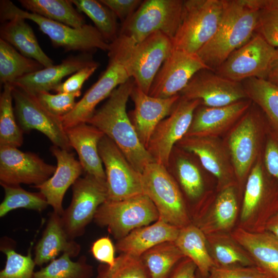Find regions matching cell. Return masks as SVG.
<instances>
[{"instance_id": "1", "label": "cell", "mask_w": 278, "mask_h": 278, "mask_svg": "<svg viewBox=\"0 0 278 278\" xmlns=\"http://www.w3.org/2000/svg\"><path fill=\"white\" fill-rule=\"evenodd\" d=\"M262 0H223L221 19L212 38L197 55L213 71L256 32Z\"/></svg>"}, {"instance_id": "2", "label": "cell", "mask_w": 278, "mask_h": 278, "mask_svg": "<svg viewBox=\"0 0 278 278\" xmlns=\"http://www.w3.org/2000/svg\"><path fill=\"white\" fill-rule=\"evenodd\" d=\"M134 85L131 78L116 88L86 123L113 141L133 167L141 173L148 164L155 161L139 140L126 112L127 103Z\"/></svg>"}, {"instance_id": "3", "label": "cell", "mask_w": 278, "mask_h": 278, "mask_svg": "<svg viewBox=\"0 0 278 278\" xmlns=\"http://www.w3.org/2000/svg\"><path fill=\"white\" fill-rule=\"evenodd\" d=\"M15 17L34 22L40 30L49 37L54 47L62 48L65 51L93 53L98 49L107 51L109 49L110 43L95 26L86 24L80 28H75L21 9L10 1L1 0V23Z\"/></svg>"}, {"instance_id": "4", "label": "cell", "mask_w": 278, "mask_h": 278, "mask_svg": "<svg viewBox=\"0 0 278 278\" xmlns=\"http://www.w3.org/2000/svg\"><path fill=\"white\" fill-rule=\"evenodd\" d=\"M278 212V182L266 170L262 154L247 179L239 225L251 232L265 230L267 222Z\"/></svg>"}, {"instance_id": "5", "label": "cell", "mask_w": 278, "mask_h": 278, "mask_svg": "<svg viewBox=\"0 0 278 278\" xmlns=\"http://www.w3.org/2000/svg\"><path fill=\"white\" fill-rule=\"evenodd\" d=\"M127 47L120 38L110 43L108 64L98 80L85 92L68 114L61 117L65 129L86 123L97 105L118 86L131 78L126 67Z\"/></svg>"}, {"instance_id": "6", "label": "cell", "mask_w": 278, "mask_h": 278, "mask_svg": "<svg viewBox=\"0 0 278 278\" xmlns=\"http://www.w3.org/2000/svg\"><path fill=\"white\" fill-rule=\"evenodd\" d=\"M223 10V0L184 1L173 49L197 54L216 33Z\"/></svg>"}, {"instance_id": "7", "label": "cell", "mask_w": 278, "mask_h": 278, "mask_svg": "<svg viewBox=\"0 0 278 278\" xmlns=\"http://www.w3.org/2000/svg\"><path fill=\"white\" fill-rule=\"evenodd\" d=\"M143 193L155 205L161 219L180 229L192 223L179 187L168 168L155 162L141 174Z\"/></svg>"}, {"instance_id": "8", "label": "cell", "mask_w": 278, "mask_h": 278, "mask_svg": "<svg viewBox=\"0 0 278 278\" xmlns=\"http://www.w3.org/2000/svg\"><path fill=\"white\" fill-rule=\"evenodd\" d=\"M183 0H145L133 14L121 24L119 34L135 45L160 31L171 40L179 26Z\"/></svg>"}, {"instance_id": "9", "label": "cell", "mask_w": 278, "mask_h": 278, "mask_svg": "<svg viewBox=\"0 0 278 278\" xmlns=\"http://www.w3.org/2000/svg\"><path fill=\"white\" fill-rule=\"evenodd\" d=\"M262 126L260 113L252 103L228 132L224 143L230 155L238 188L245 185L251 169L262 154Z\"/></svg>"}, {"instance_id": "10", "label": "cell", "mask_w": 278, "mask_h": 278, "mask_svg": "<svg viewBox=\"0 0 278 278\" xmlns=\"http://www.w3.org/2000/svg\"><path fill=\"white\" fill-rule=\"evenodd\" d=\"M159 218L153 202L142 194L119 201L106 200L98 208L93 219L99 226L107 227L118 240L134 230L155 222Z\"/></svg>"}, {"instance_id": "11", "label": "cell", "mask_w": 278, "mask_h": 278, "mask_svg": "<svg viewBox=\"0 0 278 278\" xmlns=\"http://www.w3.org/2000/svg\"><path fill=\"white\" fill-rule=\"evenodd\" d=\"M108 197L106 181L86 174L72 185V198L61 219L71 239L82 235L87 225L94 219L97 210Z\"/></svg>"}, {"instance_id": "12", "label": "cell", "mask_w": 278, "mask_h": 278, "mask_svg": "<svg viewBox=\"0 0 278 278\" xmlns=\"http://www.w3.org/2000/svg\"><path fill=\"white\" fill-rule=\"evenodd\" d=\"M173 50L171 39L155 32L128 49L126 67L135 85L148 94L157 74Z\"/></svg>"}, {"instance_id": "13", "label": "cell", "mask_w": 278, "mask_h": 278, "mask_svg": "<svg viewBox=\"0 0 278 278\" xmlns=\"http://www.w3.org/2000/svg\"><path fill=\"white\" fill-rule=\"evenodd\" d=\"M200 105L198 99L180 96L170 114L157 126L146 148L155 162L168 167L173 148L186 134Z\"/></svg>"}, {"instance_id": "14", "label": "cell", "mask_w": 278, "mask_h": 278, "mask_svg": "<svg viewBox=\"0 0 278 278\" xmlns=\"http://www.w3.org/2000/svg\"><path fill=\"white\" fill-rule=\"evenodd\" d=\"M14 112L18 123L23 131H40L53 145L70 151L72 148L61 118L44 108L36 96L13 86Z\"/></svg>"}, {"instance_id": "15", "label": "cell", "mask_w": 278, "mask_h": 278, "mask_svg": "<svg viewBox=\"0 0 278 278\" xmlns=\"http://www.w3.org/2000/svg\"><path fill=\"white\" fill-rule=\"evenodd\" d=\"M276 48L255 32L233 52L215 72L229 80L241 82L250 78L266 79Z\"/></svg>"}, {"instance_id": "16", "label": "cell", "mask_w": 278, "mask_h": 278, "mask_svg": "<svg viewBox=\"0 0 278 278\" xmlns=\"http://www.w3.org/2000/svg\"><path fill=\"white\" fill-rule=\"evenodd\" d=\"M98 152L105 166L107 200L119 201L143 194L141 173L133 167L117 146L105 135L99 143Z\"/></svg>"}, {"instance_id": "17", "label": "cell", "mask_w": 278, "mask_h": 278, "mask_svg": "<svg viewBox=\"0 0 278 278\" xmlns=\"http://www.w3.org/2000/svg\"><path fill=\"white\" fill-rule=\"evenodd\" d=\"M237 187L230 186L218 191L213 199L210 193L200 199L191 221L205 235L230 233L234 229L238 214Z\"/></svg>"}, {"instance_id": "18", "label": "cell", "mask_w": 278, "mask_h": 278, "mask_svg": "<svg viewBox=\"0 0 278 278\" xmlns=\"http://www.w3.org/2000/svg\"><path fill=\"white\" fill-rule=\"evenodd\" d=\"M179 95L189 100L198 99L201 105L209 107L225 106L248 99L241 82L206 68L197 72Z\"/></svg>"}, {"instance_id": "19", "label": "cell", "mask_w": 278, "mask_h": 278, "mask_svg": "<svg viewBox=\"0 0 278 278\" xmlns=\"http://www.w3.org/2000/svg\"><path fill=\"white\" fill-rule=\"evenodd\" d=\"M176 146L198 157L217 179L218 191L230 186L238 187L228 148L219 137L185 136Z\"/></svg>"}, {"instance_id": "20", "label": "cell", "mask_w": 278, "mask_h": 278, "mask_svg": "<svg viewBox=\"0 0 278 278\" xmlns=\"http://www.w3.org/2000/svg\"><path fill=\"white\" fill-rule=\"evenodd\" d=\"M56 166L46 163L37 154L16 147H0V184L37 186L50 178Z\"/></svg>"}, {"instance_id": "21", "label": "cell", "mask_w": 278, "mask_h": 278, "mask_svg": "<svg viewBox=\"0 0 278 278\" xmlns=\"http://www.w3.org/2000/svg\"><path fill=\"white\" fill-rule=\"evenodd\" d=\"M208 69L196 54L174 49L157 74L148 94L169 98L179 94L199 71Z\"/></svg>"}, {"instance_id": "22", "label": "cell", "mask_w": 278, "mask_h": 278, "mask_svg": "<svg viewBox=\"0 0 278 278\" xmlns=\"http://www.w3.org/2000/svg\"><path fill=\"white\" fill-rule=\"evenodd\" d=\"M252 103L248 99L223 107H209L200 105L194 112L185 136L219 137L231 130Z\"/></svg>"}, {"instance_id": "23", "label": "cell", "mask_w": 278, "mask_h": 278, "mask_svg": "<svg viewBox=\"0 0 278 278\" xmlns=\"http://www.w3.org/2000/svg\"><path fill=\"white\" fill-rule=\"evenodd\" d=\"M130 97L134 103L131 120L139 140L147 148L154 129L170 114L180 95L165 98L153 97L144 92L135 84Z\"/></svg>"}, {"instance_id": "24", "label": "cell", "mask_w": 278, "mask_h": 278, "mask_svg": "<svg viewBox=\"0 0 278 278\" xmlns=\"http://www.w3.org/2000/svg\"><path fill=\"white\" fill-rule=\"evenodd\" d=\"M50 150L57 160L56 169L44 183L33 186L43 194L53 211L61 216L64 211L62 201L67 189L84 171L79 161L70 151L54 145Z\"/></svg>"}, {"instance_id": "25", "label": "cell", "mask_w": 278, "mask_h": 278, "mask_svg": "<svg viewBox=\"0 0 278 278\" xmlns=\"http://www.w3.org/2000/svg\"><path fill=\"white\" fill-rule=\"evenodd\" d=\"M93 53H81L67 57L57 65L25 75L11 84L36 95L42 92H49L61 83L65 77L74 74L86 66L98 63L93 59Z\"/></svg>"}, {"instance_id": "26", "label": "cell", "mask_w": 278, "mask_h": 278, "mask_svg": "<svg viewBox=\"0 0 278 278\" xmlns=\"http://www.w3.org/2000/svg\"><path fill=\"white\" fill-rule=\"evenodd\" d=\"M269 278H278V239L267 230L251 232L237 227L230 233Z\"/></svg>"}, {"instance_id": "27", "label": "cell", "mask_w": 278, "mask_h": 278, "mask_svg": "<svg viewBox=\"0 0 278 278\" xmlns=\"http://www.w3.org/2000/svg\"><path fill=\"white\" fill-rule=\"evenodd\" d=\"M70 145L75 149L86 174L106 181L98 145L105 134L96 127L82 123L65 129Z\"/></svg>"}, {"instance_id": "28", "label": "cell", "mask_w": 278, "mask_h": 278, "mask_svg": "<svg viewBox=\"0 0 278 278\" xmlns=\"http://www.w3.org/2000/svg\"><path fill=\"white\" fill-rule=\"evenodd\" d=\"M80 251V245L67 235L61 216L54 211L51 212L42 237L35 247L33 259L36 265L42 266L51 262L61 252L74 257Z\"/></svg>"}, {"instance_id": "29", "label": "cell", "mask_w": 278, "mask_h": 278, "mask_svg": "<svg viewBox=\"0 0 278 278\" xmlns=\"http://www.w3.org/2000/svg\"><path fill=\"white\" fill-rule=\"evenodd\" d=\"M180 228L161 219L136 229L117 240L115 249L120 253L140 257L151 248L166 241H175Z\"/></svg>"}, {"instance_id": "30", "label": "cell", "mask_w": 278, "mask_h": 278, "mask_svg": "<svg viewBox=\"0 0 278 278\" xmlns=\"http://www.w3.org/2000/svg\"><path fill=\"white\" fill-rule=\"evenodd\" d=\"M0 37L22 55L36 60L44 67L54 65L53 60L42 49L32 28L25 19L15 17L2 23Z\"/></svg>"}, {"instance_id": "31", "label": "cell", "mask_w": 278, "mask_h": 278, "mask_svg": "<svg viewBox=\"0 0 278 278\" xmlns=\"http://www.w3.org/2000/svg\"><path fill=\"white\" fill-rule=\"evenodd\" d=\"M175 242L185 257L196 265L202 278H207L214 262L208 250L205 234L192 222L181 229Z\"/></svg>"}, {"instance_id": "32", "label": "cell", "mask_w": 278, "mask_h": 278, "mask_svg": "<svg viewBox=\"0 0 278 278\" xmlns=\"http://www.w3.org/2000/svg\"><path fill=\"white\" fill-rule=\"evenodd\" d=\"M205 236L215 266H255L249 253L230 233H215Z\"/></svg>"}, {"instance_id": "33", "label": "cell", "mask_w": 278, "mask_h": 278, "mask_svg": "<svg viewBox=\"0 0 278 278\" xmlns=\"http://www.w3.org/2000/svg\"><path fill=\"white\" fill-rule=\"evenodd\" d=\"M27 11L75 28L84 26L83 15L71 0H19Z\"/></svg>"}, {"instance_id": "34", "label": "cell", "mask_w": 278, "mask_h": 278, "mask_svg": "<svg viewBox=\"0 0 278 278\" xmlns=\"http://www.w3.org/2000/svg\"><path fill=\"white\" fill-rule=\"evenodd\" d=\"M241 83L248 99L260 109L278 133V86L257 78H250Z\"/></svg>"}, {"instance_id": "35", "label": "cell", "mask_w": 278, "mask_h": 278, "mask_svg": "<svg viewBox=\"0 0 278 278\" xmlns=\"http://www.w3.org/2000/svg\"><path fill=\"white\" fill-rule=\"evenodd\" d=\"M44 67L35 60L26 57L12 45L0 39V82L11 84L18 79Z\"/></svg>"}, {"instance_id": "36", "label": "cell", "mask_w": 278, "mask_h": 278, "mask_svg": "<svg viewBox=\"0 0 278 278\" xmlns=\"http://www.w3.org/2000/svg\"><path fill=\"white\" fill-rule=\"evenodd\" d=\"M140 257L150 278H168L185 256L175 241H166L148 250Z\"/></svg>"}, {"instance_id": "37", "label": "cell", "mask_w": 278, "mask_h": 278, "mask_svg": "<svg viewBox=\"0 0 278 278\" xmlns=\"http://www.w3.org/2000/svg\"><path fill=\"white\" fill-rule=\"evenodd\" d=\"M175 146L169 162L173 166L179 182L187 196L192 200L200 199L203 195L204 185L202 176L197 165Z\"/></svg>"}, {"instance_id": "38", "label": "cell", "mask_w": 278, "mask_h": 278, "mask_svg": "<svg viewBox=\"0 0 278 278\" xmlns=\"http://www.w3.org/2000/svg\"><path fill=\"white\" fill-rule=\"evenodd\" d=\"M13 85L4 84L0 96V147L18 148L23 142V131L16 121L12 105Z\"/></svg>"}, {"instance_id": "39", "label": "cell", "mask_w": 278, "mask_h": 278, "mask_svg": "<svg viewBox=\"0 0 278 278\" xmlns=\"http://www.w3.org/2000/svg\"><path fill=\"white\" fill-rule=\"evenodd\" d=\"M77 9L93 22L95 27L109 43L118 37L117 16L107 6L96 0H71Z\"/></svg>"}, {"instance_id": "40", "label": "cell", "mask_w": 278, "mask_h": 278, "mask_svg": "<svg viewBox=\"0 0 278 278\" xmlns=\"http://www.w3.org/2000/svg\"><path fill=\"white\" fill-rule=\"evenodd\" d=\"M71 257L69 254L63 253L34 272L32 278H91L93 276V267L87 263L85 256L76 262L72 261Z\"/></svg>"}, {"instance_id": "41", "label": "cell", "mask_w": 278, "mask_h": 278, "mask_svg": "<svg viewBox=\"0 0 278 278\" xmlns=\"http://www.w3.org/2000/svg\"><path fill=\"white\" fill-rule=\"evenodd\" d=\"M5 191V197L0 204V217L19 208L42 212L48 204L42 193L30 192L22 188L20 185L1 184Z\"/></svg>"}, {"instance_id": "42", "label": "cell", "mask_w": 278, "mask_h": 278, "mask_svg": "<svg viewBox=\"0 0 278 278\" xmlns=\"http://www.w3.org/2000/svg\"><path fill=\"white\" fill-rule=\"evenodd\" d=\"M98 278H150L140 257L125 253L116 257L113 266L102 264L98 268Z\"/></svg>"}, {"instance_id": "43", "label": "cell", "mask_w": 278, "mask_h": 278, "mask_svg": "<svg viewBox=\"0 0 278 278\" xmlns=\"http://www.w3.org/2000/svg\"><path fill=\"white\" fill-rule=\"evenodd\" d=\"M1 251L6 256L4 268L0 272V278H32L36 266L30 249L26 255L17 253L14 247L2 242Z\"/></svg>"}, {"instance_id": "44", "label": "cell", "mask_w": 278, "mask_h": 278, "mask_svg": "<svg viewBox=\"0 0 278 278\" xmlns=\"http://www.w3.org/2000/svg\"><path fill=\"white\" fill-rule=\"evenodd\" d=\"M81 91L72 93L51 94L48 92H42L35 95L48 111L54 115L62 117L68 114L76 106L75 98L80 96Z\"/></svg>"}, {"instance_id": "45", "label": "cell", "mask_w": 278, "mask_h": 278, "mask_svg": "<svg viewBox=\"0 0 278 278\" xmlns=\"http://www.w3.org/2000/svg\"><path fill=\"white\" fill-rule=\"evenodd\" d=\"M255 32L271 46L278 49V8L265 7L259 10Z\"/></svg>"}, {"instance_id": "46", "label": "cell", "mask_w": 278, "mask_h": 278, "mask_svg": "<svg viewBox=\"0 0 278 278\" xmlns=\"http://www.w3.org/2000/svg\"><path fill=\"white\" fill-rule=\"evenodd\" d=\"M207 278H269L260 269L254 266H214Z\"/></svg>"}, {"instance_id": "47", "label": "cell", "mask_w": 278, "mask_h": 278, "mask_svg": "<svg viewBox=\"0 0 278 278\" xmlns=\"http://www.w3.org/2000/svg\"><path fill=\"white\" fill-rule=\"evenodd\" d=\"M262 160L268 173L278 182V133L275 130L268 133Z\"/></svg>"}, {"instance_id": "48", "label": "cell", "mask_w": 278, "mask_h": 278, "mask_svg": "<svg viewBox=\"0 0 278 278\" xmlns=\"http://www.w3.org/2000/svg\"><path fill=\"white\" fill-rule=\"evenodd\" d=\"M99 63L82 68L54 89L57 93H72L80 91L84 82L95 72Z\"/></svg>"}, {"instance_id": "49", "label": "cell", "mask_w": 278, "mask_h": 278, "mask_svg": "<svg viewBox=\"0 0 278 278\" xmlns=\"http://www.w3.org/2000/svg\"><path fill=\"white\" fill-rule=\"evenodd\" d=\"M115 247L108 237H101L93 242L91 251L94 257L110 267L115 262Z\"/></svg>"}, {"instance_id": "50", "label": "cell", "mask_w": 278, "mask_h": 278, "mask_svg": "<svg viewBox=\"0 0 278 278\" xmlns=\"http://www.w3.org/2000/svg\"><path fill=\"white\" fill-rule=\"evenodd\" d=\"M110 8L118 18L121 24L130 18L138 8L143 1L141 0H99Z\"/></svg>"}, {"instance_id": "51", "label": "cell", "mask_w": 278, "mask_h": 278, "mask_svg": "<svg viewBox=\"0 0 278 278\" xmlns=\"http://www.w3.org/2000/svg\"><path fill=\"white\" fill-rule=\"evenodd\" d=\"M197 271L195 263L184 257L175 266L168 278H197Z\"/></svg>"}, {"instance_id": "52", "label": "cell", "mask_w": 278, "mask_h": 278, "mask_svg": "<svg viewBox=\"0 0 278 278\" xmlns=\"http://www.w3.org/2000/svg\"><path fill=\"white\" fill-rule=\"evenodd\" d=\"M266 80L278 86V49H276Z\"/></svg>"}, {"instance_id": "53", "label": "cell", "mask_w": 278, "mask_h": 278, "mask_svg": "<svg viewBox=\"0 0 278 278\" xmlns=\"http://www.w3.org/2000/svg\"><path fill=\"white\" fill-rule=\"evenodd\" d=\"M265 230L270 232L278 239V212L269 219L266 223Z\"/></svg>"}, {"instance_id": "54", "label": "cell", "mask_w": 278, "mask_h": 278, "mask_svg": "<svg viewBox=\"0 0 278 278\" xmlns=\"http://www.w3.org/2000/svg\"><path fill=\"white\" fill-rule=\"evenodd\" d=\"M265 7L278 8V0H264Z\"/></svg>"}, {"instance_id": "55", "label": "cell", "mask_w": 278, "mask_h": 278, "mask_svg": "<svg viewBox=\"0 0 278 278\" xmlns=\"http://www.w3.org/2000/svg\"><path fill=\"white\" fill-rule=\"evenodd\" d=\"M197 278H202L200 275V274L199 273V272H198V270H197Z\"/></svg>"}, {"instance_id": "56", "label": "cell", "mask_w": 278, "mask_h": 278, "mask_svg": "<svg viewBox=\"0 0 278 278\" xmlns=\"http://www.w3.org/2000/svg\"><path fill=\"white\" fill-rule=\"evenodd\" d=\"M96 278H98V277L97 276Z\"/></svg>"}]
</instances>
